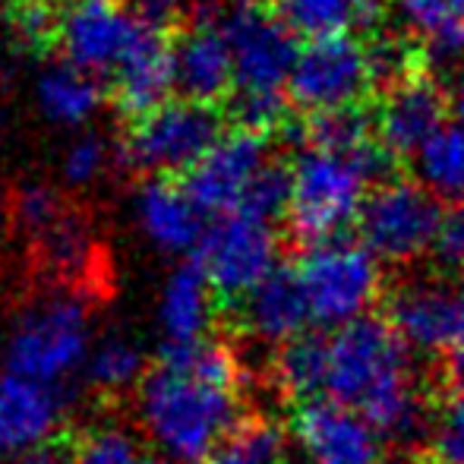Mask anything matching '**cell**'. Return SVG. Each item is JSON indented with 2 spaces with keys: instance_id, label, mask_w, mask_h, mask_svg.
<instances>
[{
  "instance_id": "d590c367",
  "label": "cell",
  "mask_w": 464,
  "mask_h": 464,
  "mask_svg": "<svg viewBox=\"0 0 464 464\" xmlns=\"http://www.w3.org/2000/svg\"><path fill=\"white\" fill-rule=\"evenodd\" d=\"M367 48H370V63L376 80H389L395 86L398 80L408 76L411 44H404L401 38H376Z\"/></svg>"
},
{
  "instance_id": "ba28073f",
  "label": "cell",
  "mask_w": 464,
  "mask_h": 464,
  "mask_svg": "<svg viewBox=\"0 0 464 464\" xmlns=\"http://www.w3.org/2000/svg\"><path fill=\"white\" fill-rule=\"evenodd\" d=\"M442 218L440 199L417 180H385L367 196L357 227L379 263H414L436 246Z\"/></svg>"
},
{
  "instance_id": "6da1fadb",
  "label": "cell",
  "mask_w": 464,
  "mask_h": 464,
  "mask_svg": "<svg viewBox=\"0 0 464 464\" xmlns=\"http://www.w3.org/2000/svg\"><path fill=\"white\" fill-rule=\"evenodd\" d=\"M133 414L161 459L187 464L212 459L246 423L237 351L218 338L161 348L133 392Z\"/></svg>"
},
{
  "instance_id": "52a82bcc",
  "label": "cell",
  "mask_w": 464,
  "mask_h": 464,
  "mask_svg": "<svg viewBox=\"0 0 464 464\" xmlns=\"http://www.w3.org/2000/svg\"><path fill=\"white\" fill-rule=\"evenodd\" d=\"M193 263L218 304L237 306L278 269L276 227L244 212L221 215L206 227Z\"/></svg>"
},
{
  "instance_id": "8d00e7d4",
  "label": "cell",
  "mask_w": 464,
  "mask_h": 464,
  "mask_svg": "<svg viewBox=\"0 0 464 464\" xmlns=\"http://www.w3.org/2000/svg\"><path fill=\"white\" fill-rule=\"evenodd\" d=\"M433 253H436V259H440L442 269L461 272L464 276V202H459V206L442 218Z\"/></svg>"
},
{
  "instance_id": "60d3db41",
  "label": "cell",
  "mask_w": 464,
  "mask_h": 464,
  "mask_svg": "<svg viewBox=\"0 0 464 464\" xmlns=\"http://www.w3.org/2000/svg\"><path fill=\"white\" fill-rule=\"evenodd\" d=\"M389 0H357V19H361V29H370L382 19Z\"/></svg>"
},
{
  "instance_id": "30bf717a",
  "label": "cell",
  "mask_w": 464,
  "mask_h": 464,
  "mask_svg": "<svg viewBox=\"0 0 464 464\" xmlns=\"http://www.w3.org/2000/svg\"><path fill=\"white\" fill-rule=\"evenodd\" d=\"M146 29L123 0H63L54 42L70 67L89 76H114Z\"/></svg>"
},
{
  "instance_id": "bcb514c9",
  "label": "cell",
  "mask_w": 464,
  "mask_h": 464,
  "mask_svg": "<svg viewBox=\"0 0 464 464\" xmlns=\"http://www.w3.org/2000/svg\"><path fill=\"white\" fill-rule=\"evenodd\" d=\"M146 464H187V461H174V459H161V455H155V459H146Z\"/></svg>"
},
{
  "instance_id": "603a6c76",
  "label": "cell",
  "mask_w": 464,
  "mask_h": 464,
  "mask_svg": "<svg viewBox=\"0 0 464 464\" xmlns=\"http://www.w3.org/2000/svg\"><path fill=\"white\" fill-rule=\"evenodd\" d=\"M104 92L95 76L70 67L67 61L48 63L35 80V108L48 123L73 130L98 114Z\"/></svg>"
},
{
  "instance_id": "f546056e",
  "label": "cell",
  "mask_w": 464,
  "mask_h": 464,
  "mask_svg": "<svg viewBox=\"0 0 464 464\" xmlns=\"http://www.w3.org/2000/svg\"><path fill=\"white\" fill-rule=\"evenodd\" d=\"M208 464H287V433L272 420H246Z\"/></svg>"
},
{
  "instance_id": "f35d334b",
  "label": "cell",
  "mask_w": 464,
  "mask_h": 464,
  "mask_svg": "<svg viewBox=\"0 0 464 464\" xmlns=\"http://www.w3.org/2000/svg\"><path fill=\"white\" fill-rule=\"evenodd\" d=\"M123 4L133 10V16L140 19V23L165 32V25L178 23L184 13L193 10L196 0H123Z\"/></svg>"
},
{
  "instance_id": "9c48e42d",
  "label": "cell",
  "mask_w": 464,
  "mask_h": 464,
  "mask_svg": "<svg viewBox=\"0 0 464 464\" xmlns=\"http://www.w3.org/2000/svg\"><path fill=\"white\" fill-rule=\"evenodd\" d=\"M234 63V98H285L300 44L281 16L256 6H234L225 19Z\"/></svg>"
},
{
  "instance_id": "1f68e13d",
  "label": "cell",
  "mask_w": 464,
  "mask_h": 464,
  "mask_svg": "<svg viewBox=\"0 0 464 464\" xmlns=\"http://www.w3.org/2000/svg\"><path fill=\"white\" fill-rule=\"evenodd\" d=\"M427 442L440 464H464V382H455L433 411Z\"/></svg>"
},
{
  "instance_id": "e0dca14e",
  "label": "cell",
  "mask_w": 464,
  "mask_h": 464,
  "mask_svg": "<svg viewBox=\"0 0 464 464\" xmlns=\"http://www.w3.org/2000/svg\"><path fill=\"white\" fill-rule=\"evenodd\" d=\"M133 221L142 237L168 256L196 250L208 227L184 184H174L171 178H146L136 187Z\"/></svg>"
},
{
  "instance_id": "4316f807",
  "label": "cell",
  "mask_w": 464,
  "mask_h": 464,
  "mask_svg": "<svg viewBox=\"0 0 464 464\" xmlns=\"http://www.w3.org/2000/svg\"><path fill=\"white\" fill-rule=\"evenodd\" d=\"M276 379L281 392L297 401H323L325 389V335H300L278 348Z\"/></svg>"
},
{
  "instance_id": "8992f818",
  "label": "cell",
  "mask_w": 464,
  "mask_h": 464,
  "mask_svg": "<svg viewBox=\"0 0 464 464\" xmlns=\"http://www.w3.org/2000/svg\"><path fill=\"white\" fill-rule=\"evenodd\" d=\"M221 136H225V121L218 108L174 98L136 117L123 140V159L149 178H174L193 171Z\"/></svg>"
},
{
  "instance_id": "7c38bea8",
  "label": "cell",
  "mask_w": 464,
  "mask_h": 464,
  "mask_svg": "<svg viewBox=\"0 0 464 464\" xmlns=\"http://www.w3.org/2000/svg\"><path fill=\"white\" fill-rule=\"evenodd\" d=\"M389 325L411 354L459 357L464 351V281H411L389 304Z\"/></svg>"
},
{
  "instance_id": "9a60e30c",
  "label": "cell",
  "mask_w": 464,
  "mask_h": 464,
  "mask_svg": "<svg viewBox=\"0 0 464 464\" xmlns=\"http://www.w3.org/2000/svg\"><path fill=\"white\" fill-rule=\"evenodd\" d=\"M67 420V392L0 372V461H16L54 446Z\"/></svg>"
},
{
  "instance_id": "74e56055",
  "label": "cell",
  "mask_w": 464,
  "mask_h": 464,
  "mask_svg": "<svg viewBox=\"0 0 464 464\" xmlns=\"http://www.w3.org/2000/svg\"><path fill=\"white\" fill-rule=\"evenodd\" d=\"M13 19H16V29L23 32L25 42H54L57 10H51L44 0H19Z\"/></svg>"
},
{
  "instance_id": "7bdbcfd3",
  "label": "cell",
  "mask_w": 464,
  "mask_h": 464,
  "mask_svg": "<svg viewBox=\"0 0 464 464\" xmlns=\"http://www.w3.org/2000/svg\"><path fill=\"white\" fill-rule=\"evenodd\" d=\"M10 215H6V212H0V250H4V246H6V237H10Z\"/></svg>"
},
{
  "instance_id": "3957f363",
  "label": "cell",
  "mask_w": 464,
  "mask_h": 464,
  "mask_svg": "<svg viewBox=\"0 0 464 464\" xmlns=\"http://www.w3.org/2000/svg\"><path fill=\"white\" fill-rule=\"evenodd\" d=\"M392 155L382 142L361 152H335V149L306 146L291 161V202L287 225L304 244H325L342 237L363 212V202L372 193V180L385 178Z\"/></svg>"
},
{
  "instance_id": "ee69618b",
  "label": "cell",
  "mask_w": 464,
  "mask_h": 464,
  "mask_svg": "<svg viewBox=\"0 0 464 464\" xmlns=\"http://www.w3.org/2000/svg\"><path fill=\"white\" fill-rule=\"evenodd\" d=\"M269 4H281V0H237V6H256V10H266Z\"/></svg>"
},
{
  "instance_id": "7a4b0ae2",
  "label": "cell",
  "mask_w": 464,
  "mask_h": 464,
  "mask_svg": "<svg viewBox=\"0 0 464 464\" xmlns=\"http://www.w3.org/2000/svg\"><path fill=\"white\" fill-rule=\"evenodd\" d=\"M323 401L361 414L385 442H411L430 433V408L414 354L389 319L363 316L325 335Z\"/></svg>"
},
{
  "instance_id": "ab89813d",
  "label": "cell",
  "mask_w": 464,
  "mask_h": 464,
  "mask_svg": "<svg viewBox=\"0 0 464 464\" xmlns=\"http://www.w3.org/2000/svg\"><path fill=\"white\" fill-rule=\"evenodd\" d=\"M6 464H67V442H54V446H44L38 452L25 455V459L6 461Z\"/></svg>"
},
{
  "instance_id": "4dcf8cb0",
  "label": "cell",
  "mask_w": 464,
  "mask_h": 464,
  "mask_svg": "<svg viewBox=\"0 0 464 464\" xmlns=\"http://www.w3.org/2000/svg\"><path fill=\"white\" fill-rule=\"evenodd\" d=\"M67 199L61 196V189L44 180H25L23 187L13 193L10 199V225L16 231H23L29 240L42 237L63 212H67Z\"/></svg>"
},
{
  "instance_id": "836d02e7",
  "label": "cell",
  "mask_w": 464,
  "mask_h": 464,
  "mask_svg": "<svg viewBox=\"0 0 464 464\" xmlns=\"http://www.w3.org/2000/svg\"><path fill=\"white\" fill-rule=\"evenodd\" d=\"M111 159H114V146L104 140L102 133H80L73 136L61 155V178L67 187L86 189L98 184L108 171Z\"/></svg>"
},
{
  "instance_id": "b9f144b4",
  "label": "cell",
  "mask_w": 464,
  "mask_h": 464,
  "mask_svg": "<svg viewBox=\"0 0 464 464\" xmlns=\"http://www.w3.org/2000/svg\"><path fill=\"white\" fill-rule=\"evenodd\" d=\"M452 108H455V117H459V127H464V73L455 86V95H452Z\"/></svg>"
},
{
  "instance_id": "f6af8a7d",
  "label": "cell",
  "mask_w": 464,
  "mask_h": 464,
  "mask_svg": "<svg viewBox=\"0 0 464 464\" xmlns=\"http://www.w3.org/2000/svg\"><path fill=\"white\" fill-rule=\"evenodd\" d=\"M455 382H464V351L455 357Z\"/></svg>"
},
{
  "instance_id": "ffe728a7",
  "label": "cell",
  "mask_w": 464,
  "mask_h": 464,
  "mask_svg": "<svg viewBox=\"0 0 464 464\" xmlns=\"http://www.w3.org/2000/svg\"><path fill=\"white\" fill-rule=\"evenodd\" d=\"M237 310L246 335L276 348H285L294 338L306 335V325L313 323L297 269H287V266H278L244 304H237Z\"/></svg>"
},
{
  "instance_id": "83f0119b",
  "label": "cell",
  "mask_w": 464,
  "mask_h": 464,
  "mask_svg": "<svg viewBox=\"0 0 464 464\" xmlns=\"http://www.w3.org/2000/svg\"><path fill=\"white\" fill-rule=\"evenodd\" d=\"M67 464H146V455L127 423L98 420L67 440Z\"/></svg>"
},
{
  "instance_id": "d4e9b609",
  "label": "cell",
  "mask_w": 464,
  "mask_h": 464,
  "mask_svg": "<svg viewBox=\"0 0 464 464\" xmlns=\"http://www.w3.org/2000/svg\"><path fill=\"white\" fill-rule=\"evenodd\" d=\"M404 29L420 38L436 61L464 57V0H395Z\"/></svg>"
},
{
  "instance_id": "484cf974",
  "label": "cell",
  "mask_w": 464,
  "mask_h": 464,
  "mask_svg": "<svg viewBox=\"0 0 464 464\" xmlns=\"http://www.w3.org/2000/svg\"><path fill=\"white\" fill-rule=\"evenodd\" d=\"M417 184L436 199L464 202V127H442L420 152L414 155Z\"/></svg>"
},
{
  "instance_id": "f1b7e54d",
  "label": "cell",
  "mask_w": 464,
  "mask_h": 464,
  "mask_svg": "<svg viewBox=\"0 0 464 464\" xmlns=\"http://www.w3.org/2000/svg\"><path fill=\"white\" fill-rule=\"evenodd\" d=\"M281 19L306 42L342 38L361 25L357 0H281Z\"/></svg>"
},
{
  "instance_id": "e575fe53",
  "label": "cell",
  "mask_w": 464,
  "mask_h": 464,
  "mask_svg": "<svg viewBox=\"0 0 464 464\" xmlns=\"http://www.w3.org/2000/svg\"><path fill=\"white\" fill-rule=\"evenodd\" d=\"M287 202H291V171H287L285 165L269 161V165L259 171V178L250 184V189H246L237 212L272 225L281 215H287Z\"/></svg>"
},
{
  "instance_id": "5bb4252c",
  "label": "cell",
  "mask_w": 464,
  "mask_h": 464,
  "mask_svg": "<svg viewBox=\"0 0 464 464\" xmlns=\"http://www.w3.org/2000/svg\"><path fill=\"white\" fill-rule=\"evenodd\" d=\"M269 165V146L263 133L234 130L225 133L215 149L184 174V189L196 202L202 215H231L240 208L246 189L259 178V171Z\"/></svg>"
},
{
  "instance_id": "4fadbf2b",
  "label": "cell",
  "mask_w": 464,
  "mask_h": 464,
  "mask_svg": "<svg viewBox=\"0 0 464 464\" xmlns=\"http://www.w3.org/2000/svg\"><path fill=\"white\" fill-rule=\"evenodd\" d=\"M300 464H392L389 442L361 414L332 401H306L291 417Z\"/></svg>"
},
{
  "instance_id": "ac0fdd59",
  "label": "cell",
  "mask_w": 464,
  "mask_h": 464,
  "mask_svg": "<svg viewBox=\"0 0 464 464\" xmlns=\"http://www.w3.org/2000/svg\"><path fill=\"white\" fill-rule=\"evenodd\" d=\"M174 86L180 98L196 104H208L234 92L231 48L221 23L202 16L174 42Z\"/></svg>"
},
{
  "instance_id": "5b68a950",
  "label": "cell",
  "mask_w": 464,
  "mask_h": 464,
  "mask_svg": "<svg viewBox=\"0 0 464 464\" xmlns=\"http://www.w3.org/2000/svg\"><path fill=\"white\" fill-rule=\"evenodd\" d=\"M294 269L310 319L332 332L370 316V306L382 291V263L361 240L335 237L306 246Z\"/></svg>"
},
{
  "instance_id": "d6a6232c",
  "label": "cell",
  "mask_w": 464,
  "mask_h": 464,
  "mask_svg": "<svg viewBox=\"0 0 464 464\" xmlns=\"http://www.w3.org/2000/svg\"><path fill=\"white\" fill-rule=\"evenodd\" d=\"M379 136H372V127L361 108L335 111V114H319L310 123V146L335 149V152H361L372 146Z\"/></svg>"
},
{
  "instance_id": "44dd1931",
  "label": "cell",
  "mask_w": 464,
  "mask_h": 464,
  "mask_svg": "<svg viewBox=\"0 0 464 464\" xmlns=\"http://www.w3.org/2000/svg\"><path fill=\"white\" fill-rule=\"evenodd\" d=\"M212 287L196 263H180L171 276L165 278L155 304V323H159L161 342L168 348H187V344L206 342L215 319Z\"/></svg>"
},
{
  "instance_id": "277c9868",
  "label": "cell",
  "mask_w": 464,
  "mask_h": 464,
  "mask_svg": "<svg viewBox=\"0 0 464 464\" xmlns=\"http://www.w3.org/2000/svg\"><path fill=\"white\" fill-rule=\"evenodd\" d=\"M92 335V304L82 291H54L29 300L4 338V370L63 389L82 372Z\"/></svg>"
},
{
  "instance_id": "cb8c5ba5",
  "label": "cell",
  "mask_w": 464,
  "mask_h": 464,
  "mask_svg": "<svg viewBox=\"0 0 464 464\" xmlns=\"http://www.w3.org/2000/svg\"><path fill=\"white\" fill-rule=\"evenodd\" d=\"M146 370V351L130 332H104L102 338H95L92 351H89L82 379L95 395L121 398L127 392H136Z\"/></svg>"
},
{
  "instance_id": "d6986e66",
  "label": "cell",
  "mask_w": 464,
  "mask_h": 464,
  "mask_svg": "<svg viewBox=\"0 0 464 464\" xmlns=\"http://www.w3.org/2000/svg\"><path fill=\"white\" fill-rule=\"evenodd\" d=\"M174 89H178L174 86V44L165 38V32L149 25L136 48L127 54V61L111 76V98L117 111L136 121L171 102L168 95Z\"/></svg>"
},
{
  "instance_id": "2e32d148",
  "label": "cell",
  "mask_w": 464,
  "mask_h": 464,
  "mask_svg": "<svg viewBox=\"0 0 464 464\" xmlns=\"http://www.w3.org/2000/svg\"><path fill=\"white\" fill-rule=\"evenodd\" d=\"M446 114L449 102L440 82L430 76H404L379 104L376 136L392 159H414L446 127Z\"/></svg>"
},
{
  "instance_id": "8fae6325",
  "label": "cell",
  "mask_w": 464,
  "mask_h": 464,
  "mask_svg": "<svg viewBox=\"0 0 464 464\" xmlns=\"http://www.w3.org/2000/svg\"><path fill=\"white\" fill-rule=\"evenodd\" d=\"M376 82L370 48L354 38H323L306 42L287 80V98L310 114L351 111L367 98Z\"/></svg>"
},
{
  "instance_id": "7402d4cb",
  "label": "cell",
  "mask_w": 464,
  "mask_h": 464,
  "mask_svg": "<svg viewBox=\"0 0 464 464\" xmlns=\"http://www.w3.org/2000/svg\"><path fill=\"white\" fill-rule=\"evenodd\" d=\"M35 244L38 269L54 287L82 291L98 269V237L92 221L76 208H67Z\"/></svg>"
}]
</instances>
